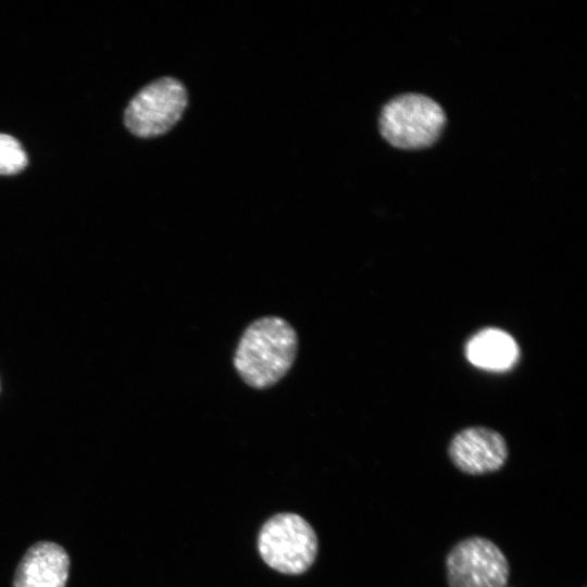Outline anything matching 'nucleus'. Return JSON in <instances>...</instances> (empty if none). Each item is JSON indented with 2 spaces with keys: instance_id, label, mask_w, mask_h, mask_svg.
Masks as SVG:
<instances>
[{
  "instance_id": "obj_1",
  "label": "nucleus",
  "mask_w": 587,
  "mask_h": 587,
  "mask_svg": "<svg viewBox=\"0 0 587 587\" xmlns=\"http://www.w3.org/2000/svg\"><path fill=\"white\" fill-rule=\"evenodd\" d=\"M298 348V335L285 319L262 316L241 334L233 364L247 386L257 390L268 389L290 371Z\"/></svg>"
},
{
  "instance_id": "obj_2",
  "label": "nucleus",
  "mask_w": 587,
  "mask_h": 587,
  "mask_svg": "<svg viewBox=\"0 0 587 587\" xmlns=\"http://www.w3.org/2000/svg\"><path fill=\"white\" fill-rule=\"evenodd\" d=\"M258 551L271 569L299 575L314 563L319 541L313 527L296 513H277L266 520L258 534Z\"/></svg>"
},
{
  "instance_id": "obj_3",
  "label": "nucleus",
  "mask_w": 587,
  "mask_h": 587,
  "mask_svg": "<svg viewBox=\"0 0 587 587\" xmlns=\"http://www.w3.org/2000/svg\"><path fill=\"white\" fill-rule=\"evenodd\" d=\"M446 124L442 108L432 98L404 93L388 101L379 116L382 136L400 149H421L432 146Z\"/></svg>"
},
{
  "instance_id": "obj_4",
  "label": "nucleus",
  "mask_w": 587,
  "mask_h": 587,
  "mask_svg": "<svg viewBox=\"0 0 587 587\" xmlns=\"http://www.w3.org/2000/svg\"><path fill=\"white\" fill-rule=\"evenodd\" d=\"M449 587H507L510 565L490 539L472 536L459 541L446 557Z\"/></svg>"
},
{
  "instance_id": "obj_5",
  "label": "nucleus",
  "mask_w": 587,
  "mask_h": 587,
  "mask_svg": "<svg viewBox=\"0 0 587 587\" xmlns=\"http://www.w3.org/2000/svg\"><path fill=\"white\" fill-rule=\"evenodd\" d=\"M187 104L184 86L164 77L145 86L128 103L125 125L138 137H155L167 132L182 116Z\"/></svg>"
},
{
  "instance_id": "obj_6",
  "label": "nucleus",
  "mask_w": 587,
  "mask_h": 587,
  "mask_svg": "<svg viewBox=\"0 0 587 587\" xmlns=\"http://www.w3.org/2000/svg\"><path fill=\"white\" fill-rule=\"evenodd\" d=\"M448 454L461 472L483 475L500 470L508 459L509 449L498 432L485 426H473L454 435Z\"/></svg>"
},
{
  "instance_id": "obj_7",
  "label": "nucleus",
  "mask_w": 587,
  "mask_h": 587,
  "mask_svg": "<svg viewBox=\"0 0 587 587\" xmlns=\"http://www.w3.org/2000/svg\"><path fill=\"white\" fill-rule=\"evenodd\" d=\"M70 565L68 553L61 545L37 541L20 560L12 587H65Z\"/></svg>"
},
{
  "instance_id": "obj_8",
  "label": "nucleus",
  "mask_w": 587,
  "mask_h": 587,
  "mask_svg": "<svg viewBox=\"0 0 587 587\" xmlns=\"http://www.w3.org/2000/svg\"><path fill=\"white\" fill-rule=\"evenodd\" d=\"M466 358L487 371H507L519 358V347L512 336L498 328H485L466 344Z\"/></svg>"
},
{
  "instance_id": "obj_9",
  "label": "nucleus",
  "mask_w": 587,
  "mask_h": 587,
  "mask_svg": "<svg viewBox=\"0 0 587 587\" xmlns=\"http://www.w3.org/2000/svg\"><path fill=\"white\" fill-rule=\"evenodd\" d=\"M27 165V155L14 137L0 134V175H12Z\"/></svg>"
}]
</instances>
